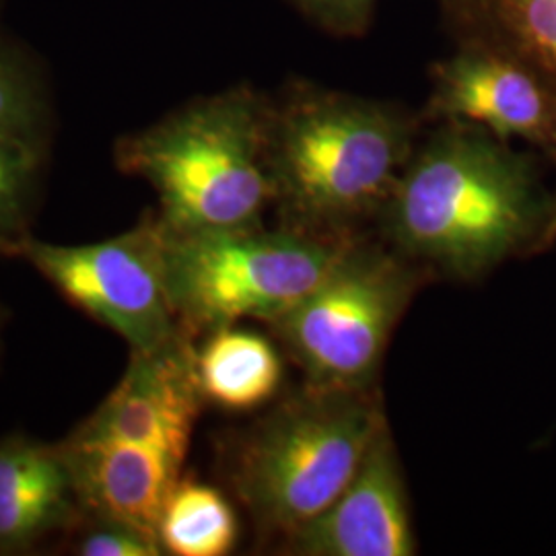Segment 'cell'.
I'll return each mask as SVG.
<instances>
[{"mask_svg": "<svg viewBox=\"0 0 556 556\" xmlns=\"http://www.w3.org/2000/svg\"><path fill=\"white\" fill-rule=\"evenodd\" d=\"M544 151H517L466 122L422 128L379 223L422 270L477 280L556 241V178Z\"/></svg>", "mask_w": 556, "mask_h": 556, "instance_id": "6da1fadb", "label": "cell"}, {"mask_svg": "<svg viewBox=\"0 0 556 556\" xmlns=\"http://www.w3.org/2000/svg\"><path fill=\"white\" fill-rule=\"evenodd\" d=\"M427 122L394 101L293 79L270 98L268 169L280 225L318 238L379 219Z\"/></svg>", "mask_w": 556, "mask_h": 556, "instance_id": "7a4b0ae2", "label": "cell"}, {"mask_svg": "<svg viewBox=\"0 0 556 556\" xmlns=\"http://www.w3.org/2000/svg\"><path fill=\"white\" fill-rule=\"evenodd\" d=\"M202 406L197 338L181 330L157 349L130 351L116 388L56 443L85 519L126 523L160 542L161 511Z\"/></svg>", "mask_w": 556, "mask_h": 556, "instance_id": "3957f363", "label": "cell"}, {"mask_svg": "<svg viewBox=\"0 0 556 556\" xmlns=\"http://www.w3.org/2000/svg\"><path fill=\"white\" fill-rule=\"evenodd\" d=\"M268 114V96L229 87L119 139L116 165L155 190L169 233L258 227L275 200Z\"/></svg>", "mask_w": 556, "mask_h": 556, "instance_id": "277c9868", "label": "cell"}, {"mask_svg": "<svg viewBox=\"0 0 556 556\" xmlns=\"http://www.w3.org/2000/svg\"><path fill=\"white\" fill-rule=\"evenodd\" d=\"M386 422L376 388L305 383L245 431L229 480L260 536H291L342 493Z\"/></svg>", "mask_w": 556, "mask_h": 556, "instance_id": "5b68a950", "label": "cell"}, {"mask_svg": "<svg viewBox=\"0 0 556 556\" xmlns=\"http://www.w3.org/2000/svg\"><path fill=\"white\" fill-rule=\"evenodd\" d=\"M427 277L390 243L351 236L318 282L268 326L305 383L376 388L394 330Z\"/></svg>", "mask_w": 556, "mask_h": 556, "instance_id": "8992f818", "label": "cell"}, {"mask_svg": "<svg viewBox=\"0 0 556 556\" xmlns=\"http://www.w3.org/2000/svg\"><path fill=\"white\" fill-rule=\"evenodd\" d=\"M346 239L264 225L165 229L167 291L179 326L199 340L241 319L273 321L318 282Z\"/></svg>", "mask_w": 556, "mask_h": 556, "instance_id": "52a82bcc", "label": "cell"}, {"mask_svg": "<svg viewBox=\"0 0 556 556\" xmlns=\"http://www.w3.org/2000/svg\"><path fill=\"white\" fill-rule=\"evenodd\" d=\"M11 256L25 260L130 351L157 349L184 330L167 291L165 229L153 211L132 229L93 243L64 245L27 236Z\"/></svg>", "mask_w": 556, "mask_h": 556, "instance_id": "ba28073f", "label": "cell"}, {"mask_svg": "<svg viewBox=\"0 0 556 556\" xmlns=\"http://www.w3.org/2000/svg\"><path fill=\"white\" fill-rule=\"evenodd\" d=\"M427 124L466 122L501 140L556 155V87L526 62L482 43H457L431 66Z\"/></svg>", "mask_w": 556, "mask_h": 556, "instance_id": "9c48e42d", "label": "cell"}, {"mask_svg": "<svg viewBox=\"0 0 556 556\" xmlns=\"http://www.w3.org/2000/svg\"><path fill=\"white\" fill-rule=\"evenodd\" d=\"M280 546L295 556L417 555L408 489L388 420L342 493Z\"/></svg>", "mask_w": 556, "mask_h": 556, "instance_id": "30bf717a", "label": "cell"}, {"mask_svg": "<svg viewBox=\"0 0 556 556\" xmlns=\"http://www.w3.org/2000/svg\"><path fill=\"white\" fill-rule=\"evenodd\" d=\"M85 521L68 466L56 443L0 438V553L29 551Z\"/></svg>", "mask_w": 556, "mask_h": 556, "instance_id": "8fae6325", "label": "cell"}, {"mask_svg": "<svg viewBox=\"0 0 556 556\" xmlns=\"http://www.w3.org/2000/svg\"><path fill=\"white\" fill-rule=\"evenodd\" d=\"M456 43L511 54L556 87V0H438Z\"/></svg>", "mask_w": 556, "mask_h": 556, "instance_id": "7c38bea8", "label": "cell"}, {"mask_svg": "<svg viewBox=\"0 0 556 556\" xmlns=\"http://www.w3.org/2000/svg\"><path fill=\"white\" fill-rule=\"evenodd\" d=\"M197 344V374L204 402L229 413H250L277 396L282 361L258 332L227 326Z\"/></svg>", "mask_w": 556, "mask_h": 556, "instance_id": "4fadbf2b", "label": "cell"}, {"mask_svg": "<svg viewBox=\"0 0 556 556\" xmlns=\"http://www.w3.org/2000/svg\"><path fill=\"white\" fill-rule=\"evenodd\" d=\"M157 538L163 555H229L238 544V516L217 486L181 477L163 505Z\"/></svg>", "mask_w": 556, "mask_h": 556, "instance_id": "5bb4252c", "label": "cell"}, {"mask_svg": "<svg viewBox=\"0 0 556 556\" xmlns=\"http://www.w3.org/2000/svg\"><path fill=\"white\" fill-rule=\"evenodd\" d=\"M46 144L0 128V256L29 233Z\"/></svg>", "mask_w": 556, "mask_h": 556, "instance_id": "9a60e30c", "label": "cell"}, {"mask_svg": "<svg viewBox=\"0 0 556 556\" xmlns=\"http://www.w3.org/2000/svg\"><path fill=\"white\" fill-rule=\"evenodd\" d=\"M0 128L46 144L48 100L31 66L0 43Z\"/></svg>", "mask_w": 556, "mask_h": 556, "instance_id": "2e32d148", "label": "cell"}, {"mask_svg": "<svg viewBox=\"0 0 556 556\" xmlns=\"http://www.w3.org/2000/svg\"><path fill=\"white\" fill-rule=\"evenodd\" d=\"M75 553L80 556H161L160 542L139 530L118 523L85 519L77 528Z\"/></svg>", "mask_w": 556, "mask_h": 556, "instance_id": "e0dca14e", "label": "cell"}, {"mask_svg": "<svg viewBox=\"0 0 556 556\" xmlns=\"http://www.w3.org/2000/svg\"><path fill=\"white\" fill-rule=\"evenodd\" d=\"M301 17L334 38H361L369 31L379 0H287Z\"/></svg>", "mask_w": 556, "mask_h": 556, "instance_id": "ac0fdd59", "label": "cell"}, {"mask_svg": "<svg viewBox=\"0 0 556 556\" xmlns=\"http://www.w3.org/2000/svg\"><path fill=\"white\" fill-rule=\"evenodd\" d=\"M4 328H7V314L0 305V358H2V351H4Z\"/></svg>", "mask_w": 556, "mask_h": 556, "instance_id": "d6986e66", "label": "cell"}]
</instances>
